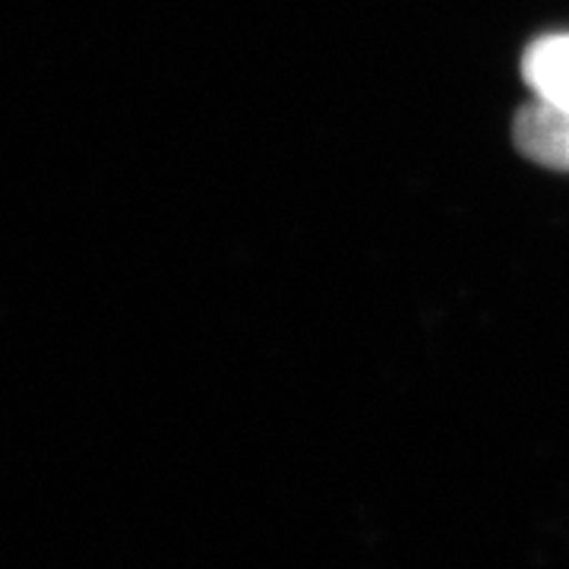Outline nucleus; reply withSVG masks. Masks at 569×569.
Returning a JSON list of instances; mask_svg holds the SVG:
<instances>
[{
  "label": "nucleus",
  "mask_w": 569,
  "mask_h": 569,
  "mask_svg": "<svg viewBox=\"0 0 569 569\" xmlns=\"http://www.w3.org/2000/svg\"><path fill=\"white\" fill-rule=\"evenodd\" d=\"M512 140L531 162L569 171V111L538 99L526 104L512 121Z\"/></svg>",
  "instance_id": "nucleus-1"
},
{
  "label": "nucleus",
  "mask_w": 569,
  "mask_h": 569,
  "mask_svg": "<svg viewBox=\"0 0 569 569\" xmlns=\"http://www.w3.org/2000/svg\"><path fill=\"white\" fill-rule=\"evenodd\" d=\"M526 77L541 99L569 111V36L538 41L526 58Z\"/></svg>",
  "instance_id": "nucleus-2"
}]
</instances>
